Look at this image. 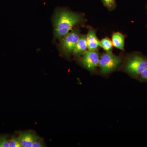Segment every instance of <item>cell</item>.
<instances>
[{
    "label": "cell",
    "instance_id": "cell-1",
    "mask_svg": "<svg viewBox=\"0 0 147 147\" xmlns=\"http://www.w3.org/2000/svg\"><path fill=\"white\" fill-rule=\"evenodd\" d=\"M82 21L79 14L67 10L59 11L54 20L55 35L58 37L67 34L76 24Z\"/></svg>",
    "mask_w": 147,
    "mask_h": 147
},
{
    "label": "cell",
    "instance_id": "cell-2",
    "mask_svg": "<svg viewBox=\"0 0 147 147\" xmlns=\"http://www.w3.org/2000/svg\"><path fill=\"white\" fill-rule=\"evenodd\" d=\"M147 68V57L141 54H134L127 60L125 70L133 77H139Z\"/></svg>",
    "mask_w": 147,
    "mask_h": 147
},
{
    "label": "cell",
    "instance_id": "cell-3",
    "mask_svg": "<svg viewBox=\"0 0 147 147\" xmlns=\"http://www.w3.org/2000/svg\"><path fill=\"white\" fill-rule=\"evenodd\" d=\"M121 61L120 57L114 55L111 52L103 53L99 60L100 73L105 75L114 71L120 64Z\"/></svg>",
    "mask_w": 147,
    "mask_h": 147
},
{
    "label": "cell",
    "instance_id": "cell-4",
    "mask_svg": "<svg viewBox=\"0 0 147 147\" xmlns=\"http://www.w3.org/2000/svg\"><path fill=\"white\" fill-rule=\"evenodd\" d=\"M79 37L78 30H74L64 36L61 42V47L65 55H69L73 52Z\"/></svg>",
    "mask_w": 147,
    "mask_h": 147
},
{
    "label": "cell",
    "instance_id": "cell-5",
    "mask_svg": "<svg viewBox=\"0 0 147 147\" xmlns=\"http://www.w3.org/2000/svg\"><path fill=\"white\" fill-rule=\"evenodd\" d=\"M99 60L100 58L97 52L89 50L84 53L82 63L87 69L93 71L99 65Z\"/></svg>",
    "mask_w": 147,
    "mask_h": 147
},
{
    "label": "cell",
    "instance_id": "cell-6",
    "mask_svg": "<svg viewBox=\"0 0 147 147\" xmlns=\"http://www.w3.org/2000/svg\"><path fill=\"white\" fill-rule=\"evenodd\" d=\"M23 147H32L34 142L39 138L34 133L30 131L21 132L18 137Z\"/></svg>",
    "mask_w": 147,
    "mask_h": 147
},
{
    "label": "cell",
    "instance_id": "cell-7",
    "mask_svg": "<svg viewBox=\"0 0 147 147\" xmlns=\"http://www.w3.org/2000/svg\"><path fill=\"white\" fill-rule=\"evenodd\" d=\"M87 40L88 48L89 50L96 51L101 47L100 41L97 38L95 30L94 29L89 30L87 36Z\"/></svg>",
    "mask_w": 147,
    "mask_h": 147
},
{
    "label": "cell",
    "instance_id": "cell-8",
    "mask_svg": "<svg viewBox=\"0 0 147 147\" xmlns=\"http://www.w3.org/2000/svg\"><path fill=\"white\" fill-rule=\"evenodd\" d=\"M88 48L87 36L82 35L80 36L78 42L74 49L73 53L75 56H78L84 53Z\"/></svg>",
    "mask_w": 147,
    "mask_h": 147
},
{
    "label": "cell",
    "instance_id": "cell-9",
    "mask_svg": "<svg viewBox=\"0 0 147 147\" xmlns=\"http://www.w3.org/2000/svg\"><path fill=\"white\" fill-rule=\"evenodd\" d=\"M112 42L114 47L121 50H124L125 36L121 33L114 32L112 35Z\"/></svg>",
    "mask_w": 147,
    "mask_h": 147
},
{
    "label": "cell",
    "instance_id": "cell-10",
    "mask_svg": "<svg viewBox=\"0 0 147 147\" xmlns=\"http://www.w3.org/2000/svg\"><path fill=\"white\" fill-rule=\"evenodd\" d=\"M100 46L107 52H111L113 50L112 41L108 37L103 38L100 41Z\"/></svg>",
    "mask_w": 147,
    "mask_h": 147
},
{
    "label": "cell",
    "instance_id": "cell-11",
    "mask_svg": "<svg viewBox=\"0 0 147 147\" xmlns=\"http://www.w3.org/2000/svg\"><path fill=\"white\" fill-rule=\"evenodd\" d=\"M103 5L108 10L112 11L116 7L115 0H101Z\"/></svg>",
    "mask_w": 147,
    "mask_h": 147
},
{
    "label": "cell",
    "instance_id": "cell-12",
    "mask_svg": "<svg viewBox=\"0 0 147 147\" xmlns=\"http://www.w3.org/2000/svg\"><path fill=\"white\" fill-rule=\"evenodd\" d=\"M9 141L10 147H22L18 137H11Z\"/></svg>",
    "mask_w": 147,
    "mask_h": 147
},
{
    "label": "cell",
    "instance_id": "cell-13",
    "mask_svg": "<svg viewBox=\"0 0 147 147\" xmlns=\"http://www.w3.org/2000/svg\"><path fill=\"white\" fill-rule=\"evenodd\" d=\"M9 141L5 136H0V147H9Z\"/></svg>",
    "mask_w": 147,
    "mask_h": 147
},
{
    "label": "cell",
    "instance_id": "cell-14",
    "mask_svg": "<svg viewBox=\"0 0 147 147\" xmlns=\"http://www.w3.org/2000/svg\"><path fill=\"white\" fill-rule=\"evenodd\" d=\"M45 146V144L43 140L39 137L38 139L36 140L33 144L32 147H43Z\"/></svg>",
    "mask_w": 147,
    "mask_h": 147
},
{
    "label": "cell",
    "instance_id": "cell-15",
    "mask_svg": "<svg viewBox=\"0 0 147 147\" xmlns=\"http://www.w3.org/2000/svg\"><path fill=\"white\" fill-rule=\"evenodd\" d=\"M139 77L141 80L147 82V68L140 74Z\"/></svg>",
    "mask_w": 147,
    "mask_h": 147
}]
</instances>
